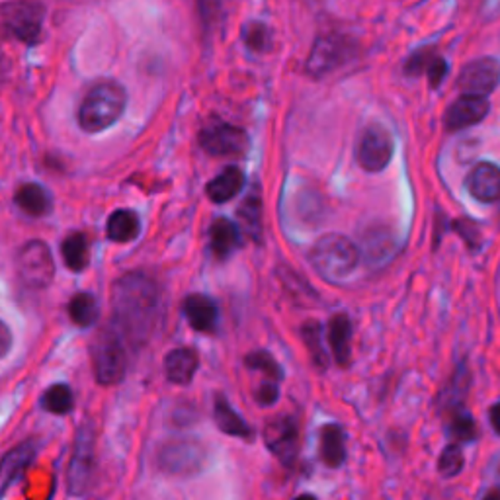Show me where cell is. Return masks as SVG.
<instances>
[{
	"label": "cell",
	"mask_w": 500,
	"mask_h": 500,
	"mask_svg": "<svg viewBox=\"0 0 500 500\" xmlns=\"http://www.w3.org/2000/svg\"><path fill=\"white\" fill-rule=\"evenodd\" d=\"M92 366L98 383L116 385L123 380L128 368V354L121 344L120 332L104 331L92 344Z\"/></svg>",
	"instance_id": "cell-4"
},
{
	"label": "cell",
	"mask_w": 500,
	"mask_h": 500,
	"mask_svg": "<svg viewBox=\"0 0 500 500\" xmlns=\"http://www.w3.org/2000/svg\"><path fill=\"white\" fill-rule=\"evenodd\" d=\"M216 422L225 434L245 438V440H248V438L253 436V428L248 427L243 417L236 415L231 403L221 395L216 397Z\"/></svg>",
	"instance_id": "cell-24"
},
{
	"label": "cell",
	"mask_w": 500,
	"mask_h": 500,
	"mask_svg": "<svg viewBox=\"0 0 500 500\" xmlns=\"http://www.w3.org/2000/svg\"><path fill=\"white\" fill-rule=\"evenodd\" d=\"M303 341H305V346L309 350L312 361H315V366L321 368V370L327 368L329 366V354L322 346V331H321L319 322H307L305 324V327H303Z\"/></svg>",
	"instance_id": "cell-32"
},
{
	"label": "cell",
	"mask_w": 500,
	"mask_h": 500,
	"mask_svg": "<svg viewBox=\"0 0 500 500\" xmlns=\"http://www.w3.org/2000/svg\"><path fill=\"white\" fill-rule=\"evenodd\" d=\"M69 315L79 327H92L98 321V303L91 293H77L69 303Z\"/></svg>",
	"instance_id": "cell-29"
},
{
	"label": "cell",
	"mask_w": 500,
	"mask_h": 500,
	"mask_svg": "<svg viewBox=\"0 0 500 500\" xmlns=\"http://www.w3.org/2000/svg\"><path fill=\"white\" fill-rule=\"evenodd\" d=\"M239 219L243 223V229L246 235L253 236V239H260V229H262V204L260 196L250 194L246 202L239 209Z\"/></svg>",
	"instance_id": "cell-31"
},
{
	"label": "cell",
	"mask_w": 500,
	"mask_h": 500,
	"mask_svg": "<svg viewBox=\"0 0 500 500\" xmlns=\"http://www.w3.org/2000/svg\"><path fill=\"white\" fill-rule=\"evenodd\" d=\"M321 457L324 461V466H329L332 469L344 464L346 440L342 428L336 427V424H327V427L321 430Z\"/></svg>",
	"instance_id": "cell-21"
},
{
	"label": "cell",
	"mask_w": 500,
	"mask_h": 500,
	"mask_svg": "<svg viewBox=\"0 0 500 500\" xmlns=\"http://www.w3.org/2000/svg\"><path fill=\"white\" fill-rule=\"evenodd\" d=\"M43 6L32 0H16L0 6V30L24 43H34L42 34Z\"/></svg>",
	"instance_id": "cell-5"
},
{
	"label": "cell",
	"mask_w": 500,
	"mask_h": 500,
	"mask_svg": "<svg viewBox=\"0 0 500 500\" xmlns=\"http://www.w3.org/2000/svg\"><path fill=\"white\" fill-rule=\"evenodd\" d=\"M243 184H245L243 172L236 167H229L207 184V196L211 202L225 204L243 190Z\"/></svg>",
	"instance_id": "cell-20"
},
{
	"label": "cell",
	"mask_w": 500,
	"mask_h": 500,
	"mask_svg": "<svg viewBox=\"0 0 500 500\" xmlns=\"http://www.w3.org/2000/svg\"><path fill=\"white\" fill-rule=\"evenodd\" d=\"M18 274L22 282L34 290H43L55 276L52 250L43 241H30L18 256Z\"/></svg>",
	"instance_id": "cell-6"
},
{
	"label": "cell",
	"mask_w": 500,
	"mask_h": 500,
	"mask_svg": "<svg viewBox=\"0 0 500 500\" xmlns=\"http://www.w3.org/2000/svg\"><path fill=\"white\" fill-rule=\"evenodd\" d=\"M264 442L282 464L292 466L299 452V427L292 417H278L266 424Z\"/></svg>",
	"instance_id": "cell-10"
},
{
	"label": "cell",
	"mask_w": 500,
	"mask_h": 500,
	"mask_svg": "<svg viewBox=\"0 0 500 500\" xmlns=\"http://www.w3.org/2000/svg\"><path fill=\"white\" fill-rule=\"evenodd\" d=\"M184 315L190 327L199 332H214L217 329V305L206 295H190L184 302Z\"/></svg>",
	"instance_id": "cell-16"
},
{
	"label": "cell",
	"mask_w": 500,
	"mask_h": 500,
	"mask_svg": "<svg viewBox=\"0 0 500 500\" xmlns=\"http://www.w3.org/2000/svg\"><path fill=\"white\" fill-rule=\"evenodd\" d=\"M10 344H12V334H10V329L6 327V324L0 321V358L8 354L10 350Z\"/></svg>",
	"instance_id": "cell-38"
},
{
	"label": "cell",
	"mask_w": 500,
	"mask_h": 500,
	"mask_svg": "<svg viewBox=\"0 0 500 500\" xmlns=\"http://www.w3.org/2000/svg\"><path fill=\"white\" fill-rule=\"evenodd\" d=\"M34 456H35V446L32 442H26L12 449V452H8L5 459L0 461V496H3V493L8 489L10 483L18 479L22 471L32 464Z\"/></svg>",
	"instance_id": "cell-19"
},
{
	"label": "cell",
	"mask_w": 500,
	"mask_h": 500,
	"mask_svg": "<svg viewBox=\"0 0 500 500\" xmlns=\"http://www.w3.org/2000/svg\"><path fill=\"white\" fill-rule=\"evenodd\" d=\"M199 145L214 157H239L248 149V137L241 128L217 123L199 135Z\"/></svg>",
	"instance_id": "cell-9"
},
{
	"label": "cell",
	"mask_w": 500,
	"mask_h": 500,
	"mask_svg": "<svg viewBox=\"0 0 500 500\" xmlns=\"http://www.w3.org/2000/svg\"><path fill=\"white\" fill-rule=\"evenodd\" d=\"M329 344L339 366H348L352 358V322L346 315H334L329 322Z\"/></svg>",
	"instance_id": "cell-18"
},
{
	"label": "cell",
	"mask_w": 500,
	"mask_h": 500,
	"mask_svg": "<svg viewBox=\"0 0 500 500\" xmlns=\"http://www.w3.org/2000/svg\"><path fill=\"white\" fill-rule=\"evenodd\" d=\"M391 236L389 235H380L373 233V239L366 243V256L370 260V264H375L380 260H389V255H385L381 248H391Z\"/></svg>",
	"instance_id": "cell-36"
},
{
	"label": "cell",
	"mask_w": 500,
	"mask_h": 500,
	"mask_svg": "<svg viewBox=\"0 0 500 500\" xmlns=\"http://www.w3.org/2000/svg\"><path fill=\"white\" fill-rule=\"evenodd\" d=\"M311 264L331 284L344 282L360 264V250L342 235H324L311 250Z\"/></svg>",
	"instance_id": "cell-3"
},
{
	"label": "cell",
	"mask_w": 500,
	"mask_h": 500,
	"mask_svg": "<svg viewBox=\"0 0 500 500\" xmlns=\"http://www.w3.org/2000/svg\"><path fill=\"white\" fill-rule=\"evenodd\" d=\"M489 418H491V424H493L495 432L500 436V403L493 405V409L489 412Z\"/></svg>",
	"instance_id": "cell-39"
},
{
	"label": "cell",
	"mask_w": 500,
	"mask_h": 500,
	"mask_svg": "<svg viewBox=\"0 0 500 500\" xmlns=\"http://www.w3.org/2000/svg\"><path fill=\"white\" fill-rule=\"evenodd\" d=\"M483 500H500V486H495L489 493L483 496Z\"/></svg>",
	"instance_id": "cell-40"
},
{
	"label": "cell",
	"mask_w": 500,
	"mask_h": 500,
	"mask_svg": "<svg viewBox=\"0 0 500 500\" xmlns=\"http://www.w3.org/2000/svg\"><path fill=\"white\" fill-rule=\"evenodd\" d=\"M204 452L197 444H172L162 449L160 461L162 467L172 473H186V471H197L202 466Z\"/></svg>",
	"instance_id": "cell-15"
},
{
	"label": "cell",
	"mask_w": 500,
	"mask_h": 500,
	"mask_svg": "<svg viewBox=\"0 0 500 500\" xmlns=\"http://www.w3.org/2000/svg\"><path fill=\"white\" fill-rule=\"evenodd\" d=\"M209 239H211V253H214L217 258H227L233 250L239 246L241 235H239V229L235 227V223H231L225 217H219L211 223Z\"/></svg>",
	"instance_id": "cell-22"
},
{
	"label": "cell",
	"mask_w": 500,
	"mask_h": 500,
	"mask_svg": "<svg viewBox=\"0 0 500 500\" xmlns=\"http://www.w3.org/2000/svg\"><path fill=\"white\" fill-rule=\"evenodd\" d=\"M61 253L62 258H65L67 268L72 272H82L89 264V241H86L82 233L69 235L61 246Z\"/></svg>",
	"instance_id": "cell-26"
},
{
	"label": "cell",
	"mask_w": 500,
	"mask_h": 500,
	"mask_svg": "<svg viewBox=\"0 0 500 500\" xmlns=\"http://www.w3.org/2000/svg\"><path fill=\"white\" fill-rule=\"evenodd\" d=\"M139 217L131 209H118L108 219V236L116 243H130L139 235Z\"/></svg>",
	"instance_id": "cell-25"
},
{
	"label": "cell",
	"mask_w": 500,
	"mask_h": 500,
	"mask_svg": "<svg viewBox=\"0 0 500 500\" xmlns=\"http://www.w3.org/2000/svg\"><path fill=\"white\" fill-rule=\"evenodd\" d=\"M350 43L344 37L339 35H329L321 37L311 52V57L307 61V71L315 77H322L336 67H341L342 62L350 57Z\"/></svg>",
	"instance_id": "cell-12"
},
{
	"label": "cell",
	"mask_w": 500,
	"mask_h": 500,
	"mask_svg": "<svg viewBox=\"0 0 500 500\" xmlns=\"http://www.w3.org/2000/svg\"><path fill=\"white\" fill-rule=\"evenodd\" d=\"M159 311V287L143 274H128L114 290L118 329L131 342H145L151 334Z\"/></svg>",
	"instance_id": "cell-1"
},
{
	"label": "cell",
	"mask_w": 500,
	"mask_h": 500,
	"mask_svg": "<svg viewBox=\"0 0 500 500\" xmlns=\"http://www.w3.org/2000/svg\"><path fill=\"white\" fill-rule=\"evenodd\" d=\"M489 100L485 96H469L464 94L446 111V128L449 131L467 130L471 125H477L489 114Z\"/></svg>",
	"instance_id": "cell-13"
},
{
	"label": "cell",
	"mask_w": 500,
	"mask_h": 500,
	"mask_svg": "<svg viewBox=\"0 0 500 500\" xmlns=\"http://www.w3.org/2000/svg\"><path fill=\"white\" fill-rule=\"evenodd\" d=\"M16 204L28 216L42 217L47 216L52 209V197H49L45 188L40 184H24L16 192Z\"/></svg>",
	"instance_id": "cell-23"
},
{
	"label": "cell",
	"mask_w": 500,
	"mask_h": 500,
	"mask_svg": "<svg viewBox=\"0 0 500 500\" xmlns=\"http://www.w3.org/2000/svg\"><path fill=\"white\" fill-rule=\"evenodd\" d=\"M360 167L368 172H381L389 165L393 157V141L381 125H370L361 133L356 151Z\"/></svg>",
	"instance_id": "cell-7"
},
{
	"label": "cell",
	"mask_w": 500,
	"mask_h": 500,
	"mask_svg": "<svg viewBox=\"0 0 500 500\" xmlns=\"http://www.w3.org/2000/svg\"><path fill=\"white\" fill-rule=\"evenodd\" d=\"M295 500H317V498L311 496V495H302V496H297Z\"/></svg>",
	"instance_id": "cell-41"
},
{
	"label": "cell",
	"mask_w": 500,
	"mask_h": 500,
	"mask_svg": "<svg viewBox=\"0 0 500 500\" xmlns=\"http://www.w3.org/2000/svg\"><path fill=\"white\" fill-rule=\"evenodd\" d=\"M94 469V432L91 427L81 428L77 442H74L72 457L69 464V491L72 495H82L91 485Z\"/></svg>",
	"instance_id": "cell-8"
},
{
	"label": "cell",
	"mask_w": 500,
	"mask_h": 500,
	"mask_svg": "<svg viewBox=\"0 0 500 500\" xmlns=\"http://www.w3.org/2000/svg\"><path fill=\"white\" fill-rule=\"evenodd\" d=\"M500 82V62L493 57H485L469 62L461 71L457 86L459 91L469 96H485L491 94Z\"/></svg>",
	"instance_id": "cell-11"
},
{
	"label": "cell",
	"mask_w": 500,
	"mask_h": 500,
	"mask_svg": "<svg viewBox=\"0 0 500 500\" xmlns=\"http://www.w3.org/2000/svg\"><path fill=\"white\" fill-rule=\"evenodd\" d=\"M128 104L123 86L118 82H100L86 92L81 110L79 123L86 133H100L114 125Z\"/></svg>",
	"instance_id": "cell-2"
},
{
	"label": "cell",
	"mask_w": 500,
	"mask_h": 500,
	"mask_svg": "<svg viewBox=\"0 0 500 500\" xmlns=\"http://www.w3.org/2000/svg\"><path fill=\"white\" fill-rule=\"evenodd\" d=\"M407 72L415 74V72H427L428 79H430V84L432 86H438L447 72V67L442 57L438 55H428L427 52L424 53H417L415 57L410 59V62L407 65Z\"/></svg>",
	"instance_id": "cell-27"
},
{
	"label": "cell",
	"mask_w": 500,
	"mask_h": 500,
	"mask_svg": "<svg viewBox=\"0 0 500 500\" xmlns=\"http://www.w3.org/2000/svg\"><path fill=\"white\" fill-rule=\"evenodd\" d=\"M469 194L483 204H495L500 199V168L493 162H479L467 177Z\"/></svg>",
	"instance_id": "cell-14"
},
{
	"label": "cell",
	"mask_w": 500,
	"mask_h": 500,
	"mask_svg": "<svg viewBox=\"0 0 500 500\" xmlns=\"http://www.w3.org/2000/svg\"><path fill=\"white\" fill-rule=\"evenodd\" d=\"M278 397H280V391H278L276 381H264L256 391V401L264 407H270L276 403Z\"/></svg>",
	"instance_id": "cell-37"
},
{
	"label": "cell",
	"mask_w": 500,
	"mask_h": 500,
	"mask_svg": "<svg viewBox=\"0 0 500 500\" xmlns=\"http://www.w3.org/2000/svg\"><path fill=\"white\" fill-rule=\"evenodd\" d=\"M243 40L245 45L250 49V52L256 53H264L272 45V35L270 30L260 22H250L243 30Z\"/></svg>",
	"instance_id": "cell-33"
},
{
	"label": "cell",
	"mask_w": 500,
	"mask_h": 500,
	"mask_svg": "<svg viewBox=\"0 0 500 500\" xmlns=\"http://www.w3.org/2000/svg\"><path fill=\"white\" fill-rule=\"evenodd\" d=\"M245 361H246V366L250 370L262 371L264 375H268L272 381L282 380V368L278 366V361L274 360L268 352H253V354L246 356Z\"/></svg>",
	"instance_id": "cell-35"
},
{
	"label": "cell",
	"mask_w": 500,
	"mask_h": 500,
	"mask_svg": "<svg viewBox=\"0 0 500 500\" xmlns=\"http://www.w3.org/2000/svg\"><path fill=\"white\" fill-rule=\"evenodd\" d=\"M498 280H500V278H498Z\"/></svg>",
	"instance_id": "cell-42"
},
{
	"label": "cell",
	"mask_w": 500,
	"mask_h": 500,
	"mask_svg": "<svg viewBox=\"0 0 500 500\" xmlns=\"http://www.w3.org/2000/svg\"><path fill=\"white\" fill-rule=\"evenodd\" d=\"M199 360L196 350L192 348H177L165 358V371L168 381L177 385H186L194 380Z\"/></svg>",
	"instance_id": "cell-17"
},
{
	"label": "cell",
	"mask_w": 500,
	"mask_h": 500,
	"mask_svg": "<svg viewBox=\"0 0 500 500\" xmlns=\"http://www.w3.org/2000/svg\"><path fill=\"white\" fill-rule=\"evenodd\" d=\"M464 464H466V457H464V452H461L459 444H449L444 447L440 459H438V471H440L442 477L452 479L461 473Z\"/></svg>",
	"instance_id": "cell-34"
},
{
	"label": "cell",
	"mask_w": 500,
	"mask_h": 500,
	"mask_svg": "<svg viewBox=\"0 0 500 500\" xmlns=\"http://www.w3.org/2000/svg\"><path fill=\"white\" fill-rule=\"evenodd\" d=\"M42 405L45 410L53 412V415H67V412L72 410V405H74L71 387L62 383L49 387L42 399Z\"/></svg>",
	"instance_id": "cell-30"
},
{
	"label": "cell",
	"mask_w": 500,
	"mask_h": 500,
	"mask_svg": "<svg viewBox=\"0 0 500 500\" xmlns=\"http://www.w3.org/2000/svg\"><path fill=\"white\" fill-rule=\"evenodd\" d=\"M447 432L454 438V444L459 442H473L477 438V424H475L473 417L469 412L461 407L449 412V422H447Z\"/></svg>",
	"instance_id": "cell-28"
}]
</instances>
